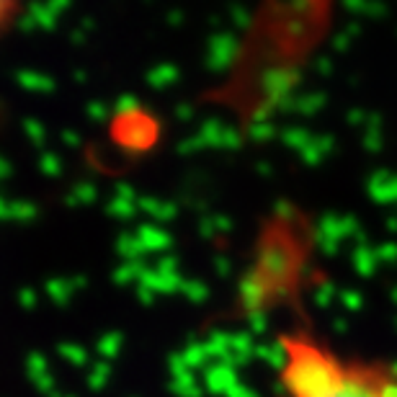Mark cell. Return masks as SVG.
Listing matches in <instances>:
<instances>
[{
	"label": "cell",
	"instance_id": "2",
	"mask_svg": "<svg viewBox=\"0 0 397 397\" xmlns=\"http://www.w3.org/2000/svg\"><path fill=\"white\" fill-rule=\"evenodd\" d=\"M21 13V6L18 3H8V0H0V34L11 28L16 23V16Z\"/></svg>",
	"mask_w": 397,
	"mask_h": 397
},
{
	"label": "cell",
	"instance_id": "1",
	"mask_svg": "<svg viewBox=\"0 0 397 397\" xmlns=\"http://www.w3.org/2000/svg\"><path fill=\"white\" fill-rule=\"evenodd\" d=\"M281 387L286 397H397V367L346 359L318 338L286 335Z\"/></svg>",
	"mask_w": 397,
	"mask_h": 397
}]
</instances>
